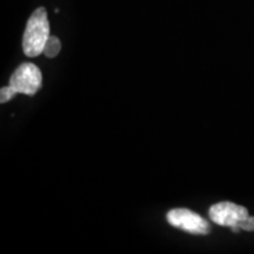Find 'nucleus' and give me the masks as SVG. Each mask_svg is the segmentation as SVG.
Returning <instances> with one entry per match:
<instances>
[{
  "label": "nucleus",
  "mask_w": 254,
  "mask_h": 254,
  "mask_svg": "<svg viewBox=\"0 0 254 254\" xmlns=\"http://www.w3.org/2000/svg\"><path fill=\"white\" fill-rule=\"evenodd\" d=\"M50 24L46 9L37 8L28 19L23 36V51L30 58L44 53V49L50 38Z\"/></svg>",
  "instance_id": "1"
},
{
  "label": "nucleus",
  "mask_w": 254,
  "mask_h": 254,
  "mask_svg": "<svg viewBox=\"0 0 254 254\" xmlns=\"http://www.w3.org/2000/svg\"><path fill=\"white\" fill-rule=\"evenodd\" d=\"M43 75L40 69L32 63H24L13 72L9 79V86L17 93L33 95L40 90Z\"/></svg>",
  "instance_id": "2"
},
{
  "label": "nucleus",
  "mask_w": 254,
  "mask_h": 254,
  "mask_svg": "<svg viewBox=\"0 0 254 254\" xmlns=\"http://www.w3.org/2000/svg\"><path fill=\"white\" fill-rule=\"evenodd\" d=\"M247 217H250V214L246 207L230 201L218 202L209 208V218L214 224L230 227L236 233L240 231V222Z\"/></svg>",
  "instance_id": "3"
},
{
  "label": "nucleus",
  "mask_w": 254,
  "mask_h": 254,
  "mask_svg": "<svg viewBox=\"0 0 254 254\" xmlns=\"http://www.w3.org/2000/svg\"><path fill=\"white\" fill-rule=\"evenodd\" d=\"M62 50V43L56 36H50L49 40H47L45 49H44V55L47 58H55L58 56V53Z\"/></svg>",
  "instance_id": "5"
},
{
  "label": "nucleus",
  "mask_w": 254,
  "mask_h": 254,
  "mask_svg": "<svg viewBox=\"0 0 254 254\" xmlns=\"http://www.w3.org/2000/svg\"><path fill=\"white\" fill-rule=\"evenodd\" d=\"M166 218L168 224L184 232H187V233L205 236L211 231L209 224L204 218L187 208L171 209L167 213Z\"/></svg>",
  "instance_id": "4"
},
{
  "label": "nucleus",
  "mask_w": 254,
  "mask_h": 254,
  "mask_svg": "<svg viewBox=\"0 0 254 254\" xmlns=\"http://www.w3.org/2000/svg\"><path fill=\"white\" fill-rule=\"evenodd\" d=\"M240 231H247L253 232L254 231V217H247L245 220H243L239 224Z\"/></svg>",
  "instance_id": "7"
},
{
  "label": "nucleus",
  "mask_w": 254,
  "mask_h": 254,
  "mask_svg": "<svg viewBox=\"0 0 254 254\" xmlns=\"http://www.w3.org/2000/svg\"><path fill=\"white\" fill-rule=\"evenodd\" d=\"M15 94H17V92L9 86V85L6 87H2L1 90H0V103L1 104L7 103V101L12 99V98L15 97Z\"/></svg>",
  "instance_id": "6"
}]
</instances>
